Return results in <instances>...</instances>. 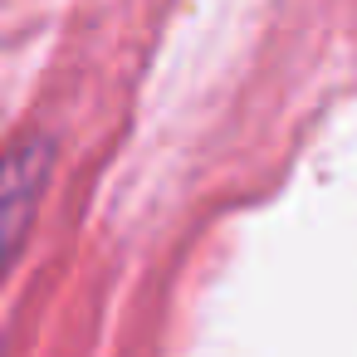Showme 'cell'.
Listing matches in <instances>:
<instances>
[]
</instances>
